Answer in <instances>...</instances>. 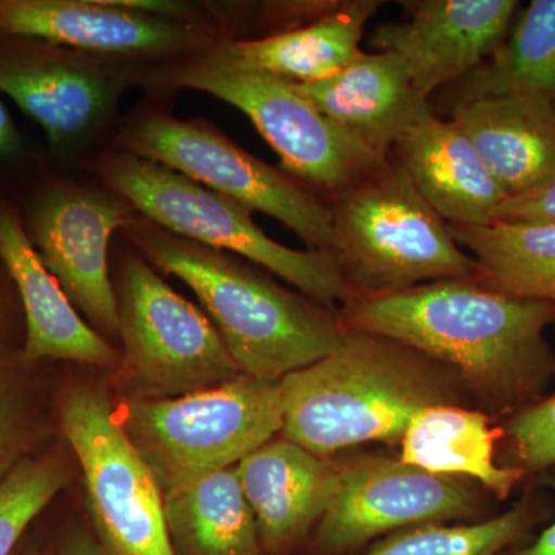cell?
Listing matches in <instances>:
<instances>
[{
    "label": "cell",
    "mask_w": 555,
    "mask_h": 555,
    "mask_svg": "<svg viewBox=\"0 0 555 555\" xmlns=\"http://www.w3.org/2000/svg\"><path fill=\"white\" fill-rule=\"evenodd\" d=\"M449 229L459 246L473 251L486 286L555 302V222L494 221Z\"/></svg>",
    "instance_id": "24"
},
{
    "label": "cell",
    "mask_w": 555,
    "mask_h": 555,
    "mask_svg": "<svg viewBox=\"0 0 555 555\" xmlns=\"http://www.w3.org/2000/svg\"><path fill=\"white\" fill-rule=\"evenodd\" d=\"M409 17L378 28L374 43L408 62L415 89L429 94L466 78L507 38L516 0H416Z\"/></svg>",
    "instance_id": "14"
},
{
    "label": "cell",
    "mask_w": 555,
    "mask_h": 555,
    "mask_svg": "<svg viewBox=\"0 0 555 555\" xmlns=\"http://www.w3.org/2000/svg\"><path fill=\"white\" fill-rule=\"evenodd\" d=\"M452 120L469 138L507 198L555 175V104L535 94L481 98L454 105Z\"/></svg>",
    "instance_id": "20"
},
{
    "label": "cell",
    "mask_w": 555,
    "mask_h": 555,
    "mask_svg": "<svg viewBox=\"0 0 555 555\" xmlns=\"http://www.w3.org/2000/svg\"><path fill=\"white\" fill-rule=\"evenodd\" d=\"M120 425L163 494L238 465L283 429L281 382L240 377L171 398H124Z\"/></svg>",
    "instance_id": "6"
},
{
    "label": "cell",
    "mask_w": 555,
    "mask_h": 555,
    "mask_svg": "<svg viewBox=\"0 0 555 555\" xmlns=\"http://www.w3.org/2000/svg\"><path fill=\"white\" fill-rule=\"evenodd\" d=\"M3 345V317L2 310H0V347Z\"/></svg>",
    "instance_id": "34"
},
{
    "label": "cell",
    "mask_w": 555,
    "mask_h": 555,
    "mask_svg": "<svg viewBox=\"0 0 555 555\" xmlns=\"http://www.w3.org/2000/svg\"><path fill=\"white\" fill-rule=\"evenodd\" d=\"M124 139L131 155L169 167L248 210L262 211L294 230L309 250L337 257L331 207L210 124L158 113L139 119Z\"/></svg>",
    "instance_id": "9"
},
{
    "label": "cell",
    "mask_w": 555,
    "mask_h": 555,
    "mask_svg": "<svg viewBox=\"0 0 555 555\" xmlns=\"http://www.w3.org/2000/svg\"><path fill=\"white\" fill-rule=\"evenodd\" d=\"M294 83L335 126L379 158L418 120L429 116L408 62L392 51L366 54L328 78Z\"/></svg>",
    "instance_id": "18"
},
{
    "label": "cell",
    "mask_w": 555,
    "mask_h": 555,
    "mask_svg": "<svg viewBox=\"0 0 555 555\" xmlns=\"http://www.w3.org/2000/svg\"><path fill=\"white\" fill-rule=\"evenodd\" d=\"M339 320L345 328L396 339L451 369L489 411L534 403L555 377V353L545 338L555 302L513 297L483 281H436L356 297Z\"/></svg>",
    "instance_id": "1"
},
{
    "label": "cell",
    "mask_w": 555,
    "mask_h": 555,
    "mask_svg": "<svg viewBox=\"0 0 555 555\" xmlns=\"http://www.w3.org/2000/svg\"><path fill=\"white\" fill-rule=\"evenodd\" d=\"M98 171L119 198L144 219L201 246L238 254L332 309L357 297L341 266L331 255L295 250L269 238L251 210L204 188L184 175L131 153L105 156Z\"/></svg>",
    "instance_id": "5"
},
{
    "label": "cell",
    "mask_w": 555,
    "mask_h": 555,
    "mask_svg": "<svg viewBox=\"0 0 555 555\" xmlns=\"http://www.w3.org/2000/svg\"><path fill=\"white\" fill-rule=\"evenodd\" d=\"M22 152V138L9 109L0 101V159H10Z\"/></svg>",
    "instance_id": "31"
},
{
    "label": "cell",
    "mask_w": 555,
    "mask_h": 555,
    "mask_svg": "<svg viewBox=\"0 0 555 555\" xmlns=\"http://www.w3.org/2000/svg\"><path fill=\"white\" fill-rule=\"evenodd\" d=\"M170 82L204 91L241 109L283 160L288 173L328 190L352 184L387 158L350 138L288 80L196 60Z\"/></svg>",
    "instance_id": "10"
},
{
    "label": "cell",
    "mask_w": 555,
    "mask_h": 555,
    "mask_svg": "<svg viewBox=\"0 0 555 555\" xmlns=\"http://www.w3.org/2000/svg\"><path fill=\"white\" fill-rule=\"evenodd\" d=\"M378 7L375 0H346L327 16L302 27L266 38L228 40L201 60L295 83L328 78L363 56L360 40Z\"/></svg>",
    "instance_id": "21"
},
{
    "label": "cell",
    "mask_w": 555,
    "mask_h": 555,
    "mask_svg": "<svg viewBox=\"0 0 555 555\" xmlns=\"http://www.w3.org/2000/svg\"><path fill=\"white\" fill-rule=\"evenodd\" d=\"M495 221L555 222V175L540 188L503 201Z\"/></svg>",
    "instance_id": "30"
},
{
    "label": "cell",
    "mask_w": 555,
    "mask_h": 555,
    "mask_svg": "<svg viewBox=\"0 0 555 555\" xmlns=\"http://www.w3.org/2000/svg\"><path fill=\"white\" fill-rule=\"evenodd\" d=\"M539 518V507L525 499L506 513L477 524H425L401 529L366 555H502L517 546Z\"/></svg>",
    "instance_id": "26"
},
{
    "label": "cell",
    "mask_w": 555,
    "mask_h": 555,
    "mask_svg": "<svg viewBox=\"0 0 555 555\" xmlns=\"http://www.w3.org/2000/svg\"><path fill=\"white\" fill-rule=\"evenodd\" d=\"M0 33L86 53L164 56L199 49L206 35L182 21L113 0H0Z\"/></svg>",
    "instance_id": "15"
},
{
    "label": "cell",
    "mask_w": 555,
    "mask_h": 555,
    "mask_svg": "<svg viewBox=\"0 0 555 555\" xmlns=\"http://www.w3.org/2000/svg\"><path fill=\"white\" fill-rule=\"evenodd\" d=\"M337 261L357 297L387 295L448 280H483L477 259L387 158L332 195Z\"/></svg>",
    "instance_id": "4"
},
{
    "label": "cell",
    "mask_w": 555,
    "mask_h": 555,
    "mask_svg": "<svg viewBox=\"0 0 555 555\" xmlns=\"http://www.w3.org/2000/svg\"><path fill=\"white\" fill-rule=\"evenodd\" d=\"M127 236L145 258L198 297L248 377L281 382L341 345L339 313L281 287L228 251L201 246L137 218Z\"/></svg>",
    "instance_id": "3"
},
{
    "label": "cell",
    "mask_w": 555,
    "mask_h": 555,
    "mask_svg": "<svg viewBox=\"0 0 555 555\" xmlns=\"http://www.w3.org/2000/svg\"><path fill=\"white\" fill-rule=\"evenodd\" d=\"M535 94L555 104V0H534L485 64L462 79L456 104Z\"/></svg>",
    "instance_id": "25"
},
{
    "label": "cell",
    "mask_w": 555,
    "mask_h": 555,
    "mask_svg": "<svg viewBox=\"0 0 555 555\" xmlns=\"http://www.w3.org/2000/svg\"><path fill=\"white\" fill-rule=\"evenodd\" d=\"M517 469L537 473L555 466V396L526 404L507 422Z\"/></svg>",
    "instance_id": "29"
},
{
    "label": "cell",
    "mask_w": 555,
    "mask_h": 555,
    "mask_svg": "<svg viewBox=\"0 0 555 555\" xmlns=\"http://www.w3.org/2000/svg\"><path fill=\"white\" fill-rule=\"evenodd\" d=\"M61 555H109L98 542L96 537L87 531H73L62 546Z\"/></svg>",
    "instance_id": "32"
},
{
    "label": "cell",
    "mask_w": 555,
    "mask_h": 555,
    "mask_svg": "<svg viewBox=\"0 0 555 555\" xmlns=\"http://www.w3.org/2000/svg\"><path fill=\"white\" fill-rule=\"evenodd\" d=\"M0 262L24 308L25 364L62 360L102 371L119 367L118 347L82 320L33 246L20 211L5 203H0Z\"/></svg>",
    "instance_id": "16"
},
{
    "label": "cell",
    "mask_w": 555,
    "mask_h": 555,
    "mask_svg": "<svg viewBox=\"0 0 555 555\" xmlns=\"http://www.w3.org/2000/svg\"><path fill=\"white\" fill-rule=\"evenodd\" d=\"M0 91L64 149L107 115L115 87L87 54L0 33Z\"/></svg>",
    "instance_id": "13"
},
{
    "label": "cell",
    "mask_w": 555,
    "mask_h": 555,
    "mask_svg": "<svg viewBox=\"0 0 555 555\" xmlns=\"http://www.w3.org/2000/svg\"><path fill=\"white\" fill-rule=\"evenodd\" d=\"M134 219L118 195L65 182L40 189L27 210L25 229L43 264L80 315L112 343L119 341V313L108 273L109 241Z\"/></svg>",
    "instance_id": "11"
},
{
    "label": "cell",
    "mask_w": 555,
    "mask_h": 555,
    "mask_svg": "<svg viewBox=\"0 0 555 555\" xmlns=\"http://www.w3.org/2000/svg\"><path fill=\"white\" fill-rule=\"evenodd\" d=\"M116 298L124 398L181 397L243 375L210 318L139 255L124 259Z\"/></svg>",
    "instance_id": "7"
},
{
    "label": "cell",
    "mask_w": 555,
    "mask_h": 555,
    "mask_svg": "<svg viewBox=\"0 0 555 555\" xmlns=\"http://www.w3.org/2000/svg\"><path fill=\"white\" fill-rule=\"evenodd\" d=\"M478 507L480 499L465 481L400 460L341 465L313 546L323 555L345 554L387 532L470 517Z\"/></svg>",
    "instance_id": "12"
},
{
    "label": "cell",
    "mask_w": 555,
    "mask_h": 555,
    "mask_svg": "<svg viewBox=\"0 0 555 555\" xmlns=\"http://www.w3.org/2000/svg\"><path fill=\"white\" fill-rule=\"evenodd\" d=\"M13 366L0 363V483L30 459L33 412Z\"/></svg>",
    "instance_id": "28"
},
{
    "label": "cell",
    "mask_w": 555,
    "mask_h": 555,
    "mask_svg": "<svg viewBox=\"0 0 555 555\" xmlns=\"http://www.w3.org/2000/svg\"><path fill=\"white\" fill-rule=\"evenodd\" d=\"M173 555H262L257 521L235 466L164 495Z\"/></svg>",
    "instance_id": "23"
},
{
    "label": "cell",
    "mask_w": 555,
    "mask_h": 555,
    "mask_svg": "<svg viewBox=\"0 0 555 555\" xmlns=\"http://www.w3.org/2000/svg\"><path fill=\"white\" fill-rule=\"evenodd\" d=\"M495 438L485 412L455 404L426 408L401 438L398 460L436 476L473 478L505 500L525 473L496 465Z\"/></svg>",
    "instance_id": "22"
},
{
    "label": "cell",
    "mask_w": 555,
    "mask_h": 555,
    "mask_svg": "<svg viewBox=\"0 0 555 555\" xmlns=\"http://www.w3.org/2000/svg\"><path fill=\"white\" fill-rule=\"evenodd\" d=\"M281 437L318 456L400 443L423 409L462 406L459 375L396 339L346 328L341 345L281 379Z\"/></svg>",
    "instance_id": "2"
},
{
    "label": "cell",
    "mask_w": 555,
    "mask_h": 555,
    "mask_svg": "<svg viewBox=\"0 0 555 555\" xmlns=\"http://www.w3.org/2000/svg\"><path fill=\"white\" fill-rule=\"evenodd\" d=\"M61 427L78 460L98 542L109 555H173L163 491L120 425L108 390L94 383L69 386Z\"/></svg>",
    "instance_id": "8"
},
{
    "label": "cell",
    "mask_w": 555,
    "mask_h": 555,
    "mask_svg": "<svg viewBox=\"0 0 555 555\" xmlns=\"http://www.w3.org/2000/svg\"><path fill=\"white\" fill-rule=\"evenodd\" d=\"M57 452L33 455L0 483V555H11L28 526L68 483Z\"/></svg>",
    "instance_id": "27"
},
{
    "label": "cell",
    "mask_w": 555,
    "mask_h": 555,
    "mask_svg": "<svg viewBox=\"0 0 555 555\" xmlns=\"http://www.w3.org/2000/svg\"><path fill=\"white\" fill-rule=\"evenodd\" d=\"M502 555H555V517L553 524L543 529L531 545L514 546Z\"/></svg>",
    "instance_id": "33"
},
{
    "label": "cell",
    "mask_w": 555,
    "mask_h": 555,
    "mask_svg": "<svg viewBox=\"0 0 555 555\" xmlns=\"http://www.w3.org/2000/svg\"><path fill=\"white\" fill-rule=\"evenodd\" d=\"M392 150L420 195L448 224L495 221L507 196L454 120L430 113L404 131Z\"/></svg>",
    "instance_id": "19"
},
{
    "label": "cell",
    "mask_w": 555,
    "mask_h": 555,
    "mask_svg": "<svg viewBox=\"0 0 555 555\" xmlns=\"http://www.w3.org/2000/svg\"><path fill=\"white\" fill-rule=\"evenodd\" d=\"M338 463L287 438H273L235 466L262 551L288 555L326 513L337 488Z\"/></svg>",
    "instance_id": "17"
}]
</instances>
